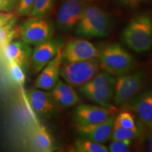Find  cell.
Instances as JSON below:
<instances>
[{
  "instance_id": "cell-21",
  "label": "cell",
  "mask_w": 152,
  "mask_h": 152,
  "mask_svg": "<svg viewBox=\"0 0 152 152\" xmlns=\"http://www.w3.org/2000/svg\"><path fill=\"white\" fill-rule=\"evenodd\" d=\"M142 128L140 126H137L134 128L127 129L113 127L112 130L111 139L114 140H133L141 135Z\"/></svg>"
},
{
  "instance_id": "cell-8",
  "label": "cell",
  "mask_w": 152,
  "mask_h": 152,
  "mask_svg": "<svg viewBox=\"0 0 152 152\" xmlns=\"http://www.w3.org/2000/svg\"><path fill=\"white\" fill-rule=\"evenodd\" d=\"M87 3L85 0H64L57 13V28L63 32L75 28Z\"/></svg>"
},
{
  "instance_id": "cell-22",
  "label": "cell",
  "mask_w": 152,
  "mask_h": 152,
  "mask_svg": "<svg viewBox=\"0 0 152 152\" xmlns=\"http://www.w3.org/2000/svg\"><path fill=\"white\" fill-rule=\"evenodd\" d=\"M137 126L135 122V116L130 111L125 110L118 113L114 118L113 127L132 129Z\"/></svg>"
},
{
  "instance_id": "cell-20",
  "label": "cell",
  "mask_w": 152,
  "mask_h": 152,
  "mask_svg": "<svg viewBox=\"0 0 152 152\" xmlns=\"http://www.w3.org/2000/svg\"><path fill=\"white\" fill-rule=\"evenodd\" d=\"M73 149L77 152H108L109 149L102 143L80 138L74 142Z\"/></svg>"
},
{
  "instance_id": "cell-23",
  "label": "cell",
  "mask_w": 152,
  "mask_h": 152,
  "mask_svg": "<svg viewBox=\"0 0 152 152\" xmlns=\"http://www.w3.org/2000/svg\"><path fill=\"white\" fill-rule=\"evenodd\" d=\"M8 73L11 81L18 86H23L26 83V74L23 67L14 62L8 63Z\"/></svg>"
},
{
  "instance_id": "cell-9",
  "label": "cell",
  "mask_w": 152,
  "mask_h": 152,
  "mask_svg": "<svg viewBox=\"0 0 152 152\" xmlns=\"http://www.w3.org/2000/svg\"><path fill=\"white\" fill-rule=\"evenodd\" d=\"M99 49L92 42L85 39H74L62 48V58L64 62H74L98 58Z\"/></svg>"
},
{
  "instance_id": "cell-6",
  "label": "cell",
  "mask_w": 152,
  "mask_h": 152,
  "mask_svg": "<svg viewBox=\"0 0 152 152\" xmlns=\"http://www.w3.org/2000/svg\"><path fill=\"white\" fill-rule=\"evenodd\" d=\"M147 82V75L142 71L125 73L115 80L113 102L116 106L128 103L141 92Z\"/></svg>"
},
{
  "instance_id": "cell-2",
  "label": "cell",
  "mask_w": 152,
  "mask_h": 152,
  "mask_svg": "<svg viewBox=\"0 0 152 152\" xmlns=\"http://www.w3.org/2000/svg\"><path fill=\"white\" fill-rule=\"evenodd\" d=\"M111 28L109 15L97 6L87 3L75 31L80 37H106L111 33Z\"/></svg>"
},
{
  "instance_id": "cell-25",
  "label": "cell",
  "mask_w": 152,
  "mask_h": 152,
  "mask_svg": "<svg viewBox=\"0 0 152 152\" xmlns=\"http://www.w3.org/2000/svg\"><path fill=\"white\" fill-rule=\"evenodd\" d=\"M132 144V140H114L109 144V151L128 152Z\"/></svg>"
},
{
  "instance_id": "cell-1",
  "label": "cell",
  "mask_w": 152,
  "mask_h": 152,
  "mask_svg": "<svg viewBox=\"0 0 152 152\" xmlns=\"http://www.w3.org/2000/svg\"><path fill=\"white\" fill-rule=\"evenodd\" d=\"M122 40L131 50L145 52L152 48V16L143 13L134 16L122 33Z\"/></svg>"
},
{
  "instance_id": "cell-16",
  "label": "cell",
  "mask_w": 152,
  "mask_h": 152,
  "mask_svg": "<svg viewBox=\"0 0 152 152\" xmlns=\"http://www.w3.org/2000/svg\"><path fill=\"white\" fill-rule=\"evenodd\" d=\"M3 54L7 62H14L24 67L30 61L33 49L22 39H13L2 47Z\"/></svg>"
},
{
  "instance_id": "cell-4",
  "label": "cell",
  "mask_w": 152,
  "mask_h": 152,
  "mask_svg": "<svg viewBox=\"0 0 152 152\" xmlns=\"http://www.w3.org/2000/svg\"><path fill=\"white\" fill-rule=\"evenodd\" d=\"M115 84V80L113 75L104 71L97 73L88 83L81 86L80 91L82 94L94 103L111 108Z\"/></svg>"
},
{
  "instance_id": "cell-30",
  "label": "cell",
  "mask_w": 152,
  "mask_h": 152,
  "mask_svg": "<svg viewBox=\"0 0 152 152\" xmlns=\"http://www.w3.org/2000/svg\"><path fill=\"white\" fill-rule=\"evenodd\" d=\"M148 127H149V130H151V131H152V122H151V123H149V124H147V125Z\"/></svg>"
},
{
  "instance_id": "cell-12",
  "label": "cell",
  "mask_w": 152,
  "mask_h": 152,
  "mask_svg": "<svg viewBox=\"0 0 152 152\" xmlns=\"http://www.w3.org/2000/svg\"><path fill=\"white\" fill-rule=\"evenodd\" d=\"M115 117L113 115L102 123L85 125H75V130L80 138L98 143H106L111 138Z\"/></svg>"
},
{
  "instance_id": "cell-3",
  "label": "cell",
  "mask_w": 152,
  "mask_h": 152,
  "mask_svg": "<svg viewBox=\"0 0 152 152\" xmlns=\"http://www.w3.org/2000/svg\"><path fill=\"white\" fill-rule=\"evenodd\" d=\"M98 59L101 69L112 75L128 73L134 66V58L118 44H111L99 50Z\"/></svg>"
},
{
  "instance_id": "cell-27",
  "label": "cell",
  "mask_w": 152,
  "mask_h": 152,
  "mask_svg": "<svg viewBox=\"0 0 152 152\" xmlns=\"http://www.w3.org/2000/svg\"><path fill=\"white\" fill-rule=\"evenodd\" d=\"M17 1L18 0H0V11L9 12L16 5Z\"/></svg>"
},
{
  "instance_id": "cell-13",
  "label": "cell",
  "mask_w": 152,
  "mask_h": 152,
  "mask_svg": "<svg viewBox=\"0 0 152 152\" xmlns=\"http://www.w3.org/2000/svg\"><path fill=\"white\" fill-rule=\"evenodd\" d=\"M26 96L30 108L39 115L50 117L55 113L57 106L51 92L34 87L26 91Z\"/></svg>"
},
{
  "instance_id": "cell-18",
  "label": "cell",
  "mask_w": 152,
  "mask_h": 152,
  "mask_svg": "<svg viewBox=\"0 0 152 152\" xmlns=\"http://www.w3.org/2000/svg\"><path fill=\"white\" fill-rule=\"evenodd\" d=\"M30 143L36 151L52 152L56 149L54 140L47 128L35 123L30 132Z\"/></svg>"
},
{
  "instance_id": "cell-7",
  "label": "cell",
  "mask_w": 152,
  "mask_h": 152,
  "mask_svg": "<svg viewBox=\"0 0 152 152\" xmlns=\"http://www.w3.org/2000/svg\"><path fill=\"white\" fill-rule=\"evenodd\" d=\"M21 39L30 45H36L49 40L54 33V25L44 18L32 17L19 27Z\"/></svg>"
},
{
  "instance_id": "cell-15",
  "label": "cell",
  "mask_w": 152,
  "mask_h": 152,
  "mask_svg": "<svg viewBox=\"0 0 152 152\" xmlns=\"http://www.w3.org/2000/svg\"><path fill=\"white\" fill-rule=\"evenodd\" d=\"M129 102L130 111L137 116L142 124L152 122V87L140 92Z\"/></svg>"
},
{
  "instance_id": "cell-11",
  "label": "cell",
  "mask_w": 152,
  "mask_h": 152,
  "mask_svg": "<svg viewBox=\"0 0 152 152\" xmlns=\"http://www.w3.org/2000/svg\"><path fill=\"white\" fill-rule=\"evenodd\" d=\"M111 108L102 106L80 104L73 113V118L76 125H85L102 123L113 114Z\"/></svg>"
},
{
  "instance_id": "cell-17",
  "label": "cell",
  "mask_w": 152,
  "mask_h": 152,
  "mask_svg": "<svg viewBox=\"0 0 152 152\" xmlns=\"http://www.w3.org/2000/svg\"><path fill=\"white\" fill-rule=\"evenodd\" d=\"M50 92L56 105L63 109L73 107L80 101L78 94L73 87L60 79L58 80Z\"/></svg>"
},
{
  "instance_id": "cell-28",
  "label": "cell",
  "mask_w": 152,
  "mask_h": 152,
  "mask_svg": "<svg viewBox=\"0 0 152 152\" xmlns=\"http://www.w3.org/2000/svg\"><path fill=\"white\" fill-rule=\"evenodd\" d=\"M120 3L123 5L128 6L130 7H136L139 3L141 2L142 0H118Z\"/></svg>"
},
{
  "instance_id": "cell-24",
  "label": "cell",
  "mask_w": 152,
  "mask_h": 152,
  "mask_svg": "<svg viewBox=\"0 0 152 152\" xmlns=\"http://www.w3.org/2000/svg\"><path fill=\"white\" fill-rule=\"evenodd\" d=\"M55 0H35L30 15L32 17L44 18L51 10Z\"/></svg>"
},
{
  "instance_id": "cell-19",
  "label": "cell",
  "mask_w": 152,
  "mask_h": 152,
  "mask_svg": "<svg viewBox=\"0 0 152 152\" xmlns=\"http://www.w3.org/2000/svg\"><path fill=\"white\" fill-rule=\"evenodd\" d=\"M17 17L11 13L0 14V48L20 35L16 28Z\"/></svg>"
},
{
  "instance_id": "cell-26",
  "label": "cell",
  "mask_w": 152,
  "mask_h": 152,
  "mask_svg": "<svg viewBox=\"0 0 152 152\" xmlns=\"http://www.w3.org/2000/svg\"><path fill=\"white\" fill-rule=\"evenodd\" d=\"M35 0H19L17 12L20 16L30 15L33 10Z\"/></svg>"
},
{
  "instance_id": "cell-31",
  "label": "cell",
  "mask_w": 152,
  "mask_h": 152,
  "mask_svg": "<svg viewBox=\"0 0 152 152\" xmlns=\"http://www.w3.org/2000/svg\"><path fill=\"white\" fill-rule=\"evenodd\" d=\"M85 1H91V0H85Z\"/></svg>"
},
{
  "instance_id": "cell-29",
  "label": "cell",
  "mask_w": 152,
  "mask_h": 152,
  "mask_svg": "<svg viewBox=\"0 0 152 152\" xmlns=\"http://www.w3.org/2000/svg\"><path fill=\"white\" fill-rule=\"evenodd\" d=\"M147 142H148V149H149V151L152 152V131H151V133L148 134Z\"/></svg>"
},
{
  "instance_id": "cell-10",
  "label": "cell",
  "mask_w": 152,
  "mask_h": 152,
  "mask_svg": "<svg viewBox=\"0 0 152 152\" xmlns=\"http://www.w3.org/2000/svg\"><path fill=\"white\" fill-rule=\"evenodd\" d=\"M63 42L58 39L51 38L49 40L35 45L30 57L32 67L35 73H39L42 68L56 56L62 49Z\"/></svg>"
},
{
  "instance_id": "cell-14",
  "label": "cell",
  "mask_w": 152,
  "mask_h": 152,
  "mask_svg": "<svg viewBox=\"0 0 152 152\" xmlns=\"http://www.w3.org/2000/svg\"><path fill=\"white\" fill-rule=\"evenodd\" d=\"M62 63V49H61L56 56L39 72L40 73L35 81V87L47 91L52 90L59 79Z\"/></svg>"
},
{
  "instance_id": "cell-5",
  "label": "cell",
  "mask_w": 152,
  "mask_h": 152,
  "mask_svg": "<svg viewBox=\"0 0 152 152\" xmlns=\"http://www.w3.org/2000/svg\"><path fill=\"white\" fill-rule=\"evenodd\" d=\"M101 69L98 58L74 62H64L61 68L60 76L68 84L80 87L88 83Z\"/></svg>"
}]
</instances>
